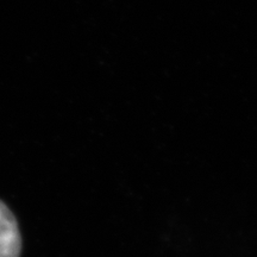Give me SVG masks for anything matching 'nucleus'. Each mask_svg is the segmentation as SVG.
I'll list each match as a JSON object with an SVG mask.
<instances>
[{"mask_svg": "<svg viewBox=\"0 0 257 257\" xmlns=\"http://www.w3.org/2000/svg\"><path fill=\"white\" fill-rule=\"evenodd\" d=\"M22 237L17 220L10 208L0 201V257H19Z\"/></svg>", "mask_w": 257, "mask_h": 257, "instance_id": "nucleus-1", "label": "nucleus"}]
</instances>
